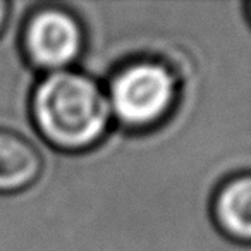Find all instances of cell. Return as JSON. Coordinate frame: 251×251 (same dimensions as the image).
Returning a JSON list of instances; mask_svg holds the SVG:
<instances>
[{"label":"cell","instance_id":"cell-1","mask_svg":"<svg viewBox=\"0 0 251 251\" xmlns=\"http://www.w3.org/2000/svg\"><path fill=\"white\" fill-rule=\"evenodd\" d=\"M35 114L42 131L52 141L62 147H83L103 133L108 105L91 79L55 73L36 91Z\"/></svg>","mask_w":251,"mask_h":251},{"label":"cell","instance_id":"cell-2","mask_svg":"<svg viewBox=\"0 0 251 251\" xmlns=\"http://www.w3.org/2000/svg\"><path fill=\"white\" fill-rule=\"evenodd\" d=\"M174 95L171 74L158 66H136L124 71L112 86V107L122 121L143 126L158 119Z\"/></svg>","mask_w":251,"mask_h":251},{"label":"cell","instance_id":"cell-3","mask_svg":"<svg viewBox=\"0 0 251 251\" xmlns=\"http://www.w3.org/2000/svg\"><path fill=\"white\" fill-rule=\"evenodd\" d=\"M81 45L79 28L67 14L45 11L33 18L26 33V47L40 66L59 69L76 57Z\"/></svg>","mask_w":251,"mask_h":251},{"label":"cell","instance_id":"cell-4","mask_svg":"<svg viewBox=\"0 0 251 251\" xmlns=\"http://www.w3.org/2000/svg\"><path fill=\"white\" fill-rule=\"evenodd\" d=\"M38 157L23 140L0 133V189H14L38 172Z\"/></svg>","mask_w":251,"mask_h":251},{"label":"cell","instance_id":"cell-5","mask_svg":"<svg viewBox=\"0 0 251 251\" xmlns=\"http://www.w3.org/2000/svg\"><path fill=\"white\" fill-rule=\"evenodd\" d=\"M217 213L229 232L251 237V177L237 179L220 193Z\"/></svg>","mask_w":251,"mask_h":251},{"label":"cell","instance_id":"cell-6","mask_svg":"<svg viewBox=\"0 0 251 251\" xmlns=\"http://www.w3.org/2000/svg\"><path fill=\"white\" fill-rule=\"evenodd\" d=\"M4 16H5V5L0 2V25H2V21H4Z\"/></svg>","mask_w":251,"mask_h":251}]
</instances>
